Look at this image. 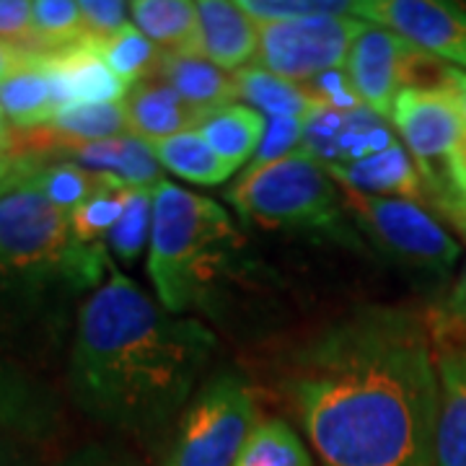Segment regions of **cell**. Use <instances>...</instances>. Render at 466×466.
<instances>
[{
    "instance_id": "obj_28",
    "label": "cell",
    "mask_w": 466,
    "mask_h": 466,
    "mask_svg": "<svg viewBox=\"0 0 466 466\" xmlns=\"http://www.w3.org/2000/svg\"><path fill=\"white\" fill-rule=\"evenodd\" d=\"M86 42L81 8L73 0H36L34 3V45L36 55L63 52Z\"/></svg>"
},
{
    "instance_id": "obj_30",
    "label": "cell",
    "mask_w": 466,
    "mask_h": 466,
    "mask_svg": "<svg viewBox=\"0 0 466 466\" xmlns=\"http://www.w3.org/2000/svg\"><path fill=\"white\" fill-rule=\"evenodd\" d=\"M150 231H153V189H130L125 213L106 236L109 251L119 262L133 265L150 241Z\"/></svg>"
},
{
    "instance_id": "obj_16",
    "label": "cell",
    "mask_w": 466,
    "mask_h": 466,
    "mask_svg": "<svg viewBox=\"0 0 466 466\" xmlns=\"http://www.w3.org/2000/svg\"><path fill=\"white\" fill-rule=\"evenodd\" d=\"M438 428L435 466H466V345L438 358Z\"/></svg>"
},
{
    "instance_id": "obj_10",
    "label": "cell",
    "mask_w": 466,
    "mask_h": 466,
    "mask_svg": "<svg viewBox=\"0 0 466 466\" xmlns=\"http://www.w3.org/2000/svg\"><path fill=\"white\" fill-rule=\"evenodd\" d=\"M397 143L400 140L391 130L389 119L368 109L366 104L352 112H337L319 104L306 116L303 137L296 153L317 161L324 168H332L363 161L368 156H376Z\"/></svg>"
},
{
    "instance_id": "obj_33",
    "label": "cell",
    "mask_w": 466,
    "mask_h": 466,
    "mask_svg": "<svg viewBox=\"0 0 466 466\" xmlns=\"http://www.w3.org/2000/svg\"><path fill=\"white\" fill-rule=\"evenodd\" d=\"M81 18H84V34L88 42L104 45L116 32L127 26L130 3L122 0H81Z\"/></svg>"
},
{
    "instance_id": "obj_31",
    "label": "cell",
    "mask_w": 466,
    "mask_h": 466,
    "mask_svg": "<svg viewBox=\"0 0 466 466\" xmlns=\"http://www.w3.org/2000/svg\"><path fill=\"white\" fill-rule=\"evenodd\" d=\"M241 11H247L259 26L275 21L309 16H355L358 3L345 0H241Z\"/></svg>"
},
{
    "instance_id": "obj_2",
    "label": "cell",
    "mask_w": 466,
    "mask_h": 466,
    "mask_svg": "<svg viewBox=\"0 0 466 466\" xmlns=\"http://www.w3.org/2000/svg\"><path fill=\"white\" fill-rule=\"evenodd\" d=\"M213 350L202 321L167 311L112 262L78 311L70 391L86 415L148 433L189 404Z\"/></svg>"
},
{
    "instance_id": "obj_36",
    "label": "cell",
    "mask_w": 466,
    "mask_h": 466,
    "mask_svg": "<svg viewBox=\"0 0 466 466\" xmlns=\"http://www.w3.org/2000/svg\"><path fill=\"white\" fill-rule=\"evenodd\" d=\"M60 466H140L130 453L106 446H86L76 451L70 459H66Z\"/></svg>"
},
{
    "instance_id": "obj_22",
    "label": "cell",
    "mask_w": 466,
    "mask_h": 466,
    "mask_svg": "<svg viewBox=\"0 0 466 466\" xmlns=\"http://www.w3.org/2000/svg\"><path fill=\"white\" fill-rule=\"evenodd\" d=\"M135 26L164 52L192 55L198 34V3L189 0H135L130 3Z\"/></svg>"
},
{
    "instance_id": "obj_21",
    "label": "cell",
    "mask_w": 466,
    "mask_h": 466,
    "mask_svg": "<svg viewBox=\"0 0 466 466\" xmlns=\"http://www.w3.org/2000/svg\"><path fill=\"white\" fill-rule=\"evenodd\" d=\"M148 146L161 168H168L171 174L192 184H202V187L223 184L236 171L233 164L220 158L216 150L210 148V143L198 130L153 140Z\"/></svg>"
},
{
    "instance_id": "obj_9",
    "label": "cell",
    "mask_w": 466,
    "mask_h": 466,
    "mask_svg": "<svg viewBox=\"0 0 466 466\" xmlns=\"http://www.w3.org/2000/svg\"><path fill=\"white\" fill-rule=\"evenodd\" d=\"M391 125L400 130L410 156L433 187L466 133V122L451 88H401L394 101Z\"/></svg>"
},
{
    "instance_id": "obj_7",
    "label": "cell",
    "mask_w": 466,
    "mask_h": 466,
    "mask_svg": "<svg viewBox=\"0 0 466 466\" xmlns=\"http://www.w3.org/2000/svg\"><path fill=\"white\" fill-rule=\"evenodd\" d=\"M342 198L355 226L397 265L441 278L459 262L461 247L422 205L352 189H342Z\"/></svg>"
},
{
    "instance_id": "obj_17",
    "label": "cell",
    "mask_w": 466,
    "mask_h": 466,
    "mask_svg": "<svg viewBox=\"0 0 466 466\" xmlns=\"http://www.w3.org/2000/svg\"><path fill=\"white\" fill-rule=\"evenodd\" d=\"M153 78L171 86L189 106H195L205 116L228 106L236 99L233 76L198 55L161 52V63Z\"/></svg>"
},
{
    "instance_id": "obj_35",
    "label": "cell",
    "mask_w": 466,
    "mask_h": 466,
    "mask_svg": "<svg viewBox=\"0 0 466 466\" xmlns=\"http://www.w3.org/2000/svg\"><path fill=\"white\" fill-rule=\"evenodd\" d=\"M0 42L18 50H26L24 45L29 42L34 45V3L0 0Z\"/></svg>"
},
{
    "instance_id": "obj_34",
    "label": "cell",
    "mask_w": 466,
    "mask_h": 466,
    "mask_svg": "<svg viewBox=\"0 0 466 466\" xmlns=\"http://www.w3.org/2000/svg\"><path fill=\"white\" fill-rule=\"evenodd\" d=\"M303 91L319 104L337 109V112H352V109H360L363 101L358 96L355 86L350 81V76L345 70H327L317 76L314 81H306Z\"/></svg>"
},
{
    "instance_id": "obj_39",
    "label": "cell",
    "mask_w": 466,
    "mask_h": 466,
    "mask_svg": "<svg viewBox=\"0 0 466 466\" xmlns=\"http://www.w3.org/2000/svg\"><path fill=\"white\" fill-rule=\"evenodd\" d=\"M16 158H14V153H0V195H5V192H11L14 189V184H16Z\"/></svg>"
},
{
    "instance_id": "obj_43",
    "label": "cell",
    "mask_w": 466,
    "mask_h": 466,
    "mask_svg": "<svg viewBox=\"0 0 466 466\" xmlns=\"http://www.w3.org/2000/svg\"><path fill=\"white\" fill-rule=\"evenodd\" d=\"M11 278H8V272H5V267L0 262V290H5V288H11Z\"/></svg>"
},
{
    "instance_id": "obj_20",
    "label": "cell",
    "mask_w": 466,
    "mask_h": 466,
    "mask_svg": "<svg viewBox=\"0 0 466 466\" xmlns=\"http://www.w3.org/2000/svg\"><path fill=\"white\" fill-rule=\"evenodd\" d=\"M265 116L244 104H228L218 109L205 116L198 127V133L210 143V148L236 168L249 164L254 158V153L265 137Z\"/></svg>"
},
{
    "instance_id": "obj_38",
    "label": "cell",
    "mask_w": 466,
    "mask_h": 466,
    "mask_svg": "<svg viewBox=\"0 0 466 466\" xmlns=\"http://www.w3.org/2000/svg\"><path fill=\"white\" fill-rule=\"evenodd\" d=\"M26 60H29V50H18V47H11V45H3L0 42V81L8 78Z\"/></svg>"
},
{
    "instance_id": "obj_29",
    "label": "cell",
    "mask_w": 466,
    "mask_h": 466,
    "mask_svg": "<svg viewBox=\"0 0 466 466\" xmlns=\"http://www.w3.org/2000/svg\"><path fill=\"white\" fill-rule=\"evenodd\" d=\"M127 195H130V187L106 177L99 189L67 216L76 238L94 247V244H99V238L109 236L116 226V220L125 213Z\"/></svg>"
},
{
    "instance_id": "obj_12",
    "label": "cell",
    "mask_w": 466,
    "mask_h": 466,
    "mask_svg": "<svg viewBox=\"0 0 466 466\" xmlns=\"http://www.w3.org/2000/svg\"><path fill=\"white\" fill-rule=\"evenodd\" d=\"M412 50L415 45L383 26H366L350 47L345 73L360 101L383 119H391L401 91V66Z\"/></svg>"
},
{
    "instance_id": "obj_42",
    "label": "cell",
    "mask_w": 466,
    "mask_h": 466,
    "mask_svg": "<svg viewBox=\"0 0 466 466\" xmlns=\"http://www.w3.org/2000/svg\"><path fill=\"white\" fill-rule=\"evenodd\" d=\"M18 459H16V451L14 446L8 443V441H3L0 438V466H16Z\"/></svg>"
},
{
    "instance_id": "obj_4",
    "label": "cell",
    "mask_w": 466,
    "mask_h": 466,
    "mask_svg": "<svg viewBox=\"0 0 466 466\" xmlns=\"http://www.w3.org/2000/svg\"><path fill=\"white\" fill-rule=\"evenodd\" d=\"M0 262L11 283L32 293L52 285L70 293L101 288L112 267L109 251L78 241L67 213L32 189L0 195Z\"/></svg>"
},
{
    "instance_id": "obj_8",
    "label": "cell",
    "mask_w": 466,
    "mask_h": 466,
    "mask_svg": "<svg viewBox=\"0 0 466 466\" xmlns=\"http://www.w3.org/2000/svg\"><path fill=\"white\" fill-rule=\"evenodd\" d=\"M355 16H309L259 26L257 63L293 84L314 81L327 70H342L358 34L366 29Z\"/></svg>"
},
{
    "instance_id": "obj_24",
    "label": "cell",
    "mask_w": 466,
    "mask_h": 466,
    "mask_svg": "<svg viewBox=\"0 0 466 466\" xmlns=\"http://www.w3.org/2000/svg\"><path fill=\"white\" fill-rule=\"evenodd\" d=\"M106 177L86 171V168L76 167V164H45V167L24 168L16 177L14 189H32L39 192L45 200H50L55 208H60L63 213H73L78 205H84ZM11 189V192H14Z\"/></svg>"
},
{
    "instance_id": "obj_11",
    "label": "cell",
    "mask_w": 466,
    "mask_h": 466,
    "mask_svg": "<svg viewBox=\"0 0 466 466\" xmlns=\"http://www.w3.org/2000/svg\"><path fill=\"white\" fill-rule=\"evenodd\" d=\"M358 18L376 21L417 50L466 67V11L431 0H358Z\"/></svg>"
},
{
    "instance_id": "obj_13",
    "label": "cell",
    "mask_w": 466,
    "mask_h": 466,
    "mask_svg": "<svg viewBox=\"0 0 466 466\" xmlns=\"http://www.w3.org/2000/svg\"><path fill=\"white\" fill-rule=\"evenodd\" d=\"M259 50V26L228 0L198 3V34L192 55L213 63L220 70H241Z\"/></svg>"
},
{
    "instance_id": "obj_27",
    "label": "cell",
    "mask_w": 466,
    "mask_h": 466,
    "mask_svg": "<svg viewBox=\"0 0 466 466\" xmlns=\"http://www.w3.org/2000/svg\"><path fill=\"white\" fill-rule=\"evenodd\" d=\"M47 130L63 140H109L127 133V116L122 104H73L57 112Z\"/></svg>"
},
{
    "instance_id": "obj_41",
    "label": "cell",
    "mask_w": 466,
    "mask_h": 466,
    "mask_svg": "<svg viewBox=\"0 0 466 466\" xmlns=\"http://www.w3.org/2000/svg\"><path fill=\"white\" fill-rule=\"evenodd\" d=\"M14 130H11V125H8V116L3 115V109H0V153H14Z\"/></svg>"
},
{
    "instance_id": "obj_23",
    "label": "cell",
    "mask_w": 466,
    "mask_h": 466,
    "mask_svg": "<svg viewBox=\"0 0 466 466\" xmlns=\"http://www.w3.org/2000/svg\"><path fill=\"white\" fill-rule=\"evenodd\" d=\"M236 81V99L251 104V109L262 112V116H309L319 106L303 86L285 81L259 66H247L233 73Z\"/></svg>"
},
{
    "instance_id": "obj_18",
    "label": "cell",
    "mask_w": 466,
    "mask_h": 466,
    "mask_svg": "<svg viewBox=\"0 0 466 466\" xmlns=\"http://www.w3.org/2000/svg\"><path fill=\"white\" fill-rule=\"evenodd\" d=\"M57 422V404L24 370L0 358V431L42 438Z\"/></svg>"
},
{
    "instance_id": "obj_3",
    "label": "cell",
    "mask_w": 466,
    "mask_h": 466,
    "mask_svg": "<svg viewBox=\"0 0 466 466\" xmlns=\"http://www.w3.org/2000/svg\"><path fill=\"white\" fill-rule=\"evenodd\" d=\"M238 251L241 236L220 202L167 179L153 189L148 278L167 311H210Z\"/></svg>"
},
{
    "instance_id": "obj_6",
    "label": "cell",
    "mask_w": 466,
    "mask_h": 466,
    "mask_svg": "<svg viewBox=\"0 0 466 466\" xmlns=\"http://www.w3.org/2000/svg\"><path fill=\"white\" fill-rule=\"evenodd\" d=\"M257 428L249 383L218 373L184 407L164 466H233Z\"/></svg>"
},
{
    "instance_id": "obj_26",
    "label": "cell",
    "mask_w": 466,
    "mask_h": 466,
    "mask_svg": "<svg viewBox=\"0 0 466 466\" xmlns=\"http://www.w3.org/2000/svg\"><path fill=\"white\" fill-rule=\"evenodd\" d=\"M161 52L164 50H158L146 34L130 24L122 32H116L112 39L99 45L101 60L130 88L156 76L158 63H161Z\"/></svg>"
},
{
    "instance_id": "obj_32",
    "label": "cell",
    "mask_w": 466,
    "mask_h": 466,
    "mask_svg": "<svg viewBox=\"0 0 466 466\" xmlns=\"http://www.w3.org/2000/svg\"><path fill=\"white\" fill-rule=\"evenodd\" d=\"M303 125H306V116H269L265 137L254 153V158L247 164V171L269 167L275 161L293 156L303 137Z\"/></svg>"
},
{
    "instance_id": "obj_15",
    "label": "cell",
    "mask_w": 466,
    "mask_h": 466,
    "mask_svg": "<svg viewBox=\"0 0 466 466\" xmlns=\"http://www.w3.org/2000/svg\"><path fill=\"white\" fill-rule=\"evenodd\" d=\"M122 106H125L130 135L146 143L198 130L205 119V115H200L195 106H189L171 86L158 78H148L143 84L133 86L127 99L122 101Z\"/></svg>"
},
{
    "instance_id": "obj_5",
    "label": "cell",
    "mask_w": 466,
    "mask_h": 466,
    "mask_svg": "<svg viewBox=\"0 0 466 466\" xmlns=\"http://www.w3.org/2000/svg\"><path fill=\"white\" fill-rule=\"evenodd\" d=\"M226 200L254 226L327 236L350 249L360 247L339 184L321 164L299 153L244 171L226 192Z\"/></svg>"
},
{
    "instance_id": "obj_14",
    "label": "cell",
    "mask_w": 466,
    "mask_h": 466,
    "mask_svg": "<svg viewBox=\"0 0 466 466\" xmlns=\"http://www.w3.org/2000/svg\"><path fill=\"white\" fill-rule=\"evenodd\" d=\"M342 189H352L373 198H401L410 202H425V182L415 158L401 143L355 161L348 167L327 168Z\"/></svg>"
},
{
    "instance_id": "obj_1",
    "label": "cell",
    "mask_w": 466,
    "mask_h": 466,
    "mask_svg": "<svg viewBox=\"0 0 466 466\" xmlns=\"http://www.w3.org/2000/svg\"><path fill=\"white\" fill-rule=\"evenodd\" d=\"M280 386L324 466H435L438 368L415 311L334 319L290 352Z\"/></svg>"
},
{
    "instance_id": "obj_37",
    "label": "cell",
    "mask_w": 466,
    "mask_h": 466,
    "mask_svg": "<svg viewBox=\"0 0 466 466\" xmlns=\"http://www.w3.org/2000/svg\"><path fill=\"white\" fill-rule=\"evenodd\" d=\"M441 324H453L466 329V267L441 309Z\"/></svg>"
},
{
    "instance_id": "obj_25",
    "label": "cell",
    "mask_w": 466,
    "mask_h": 466,
    "mask_svg": "<svg viewBox=\"0 0 466 466\" xmlns=\"http://www.w3.org/2000/svg\"><path fill=\"white\" fill-rule=\"evenodd\" d=\"M233 466H314V461L299 433L285 420L272 417L254 428Z\"/></svg>"
},
{
    "instance_id": "obj_19",
    "label": "cell",
    "mask_w": 466,
    "mask_h": 466,
    "mask_svg": "<svg viewBox=\"0 0 466 466\" xmlns=\"http://www.w3.org/2000/svg\"><path fill=\"white\" fill-rule=\"evenodd\" d=\"M0 109L21 130L47 127L57 116V104L52 99L47 70L29 52V60L0 81Z\"/></svg>"
},
{
    "instance_id": "obj_40",
    "label": "cell",
    "mask_w": 466,
    "mask_h": 466,
    "mask_svg": "<svg viewBox=\"0 0 466 466\" xmlns=\"http://www.w3.org/2000/svg\"><path fill=\"white\" fill-rule=\"evenodd\" d=\"M449 88H451V94L456 96V101H459V109H461V115H464V122H466V73L464 70L451 67Z\"/></svg>"
}]
</instances>
